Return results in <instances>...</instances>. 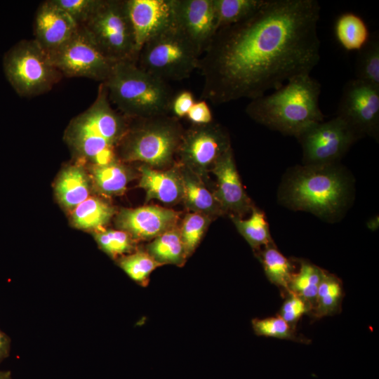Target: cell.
<instances>
[{
	"label": "cell",
	"mask_w": 379,
	"mask_h": 379,
	"mask_svg": "<svg viewBox=\"0 0 379 379\" xmlns=\"http://www.w3.org/2000/svg\"><path fill=\"white\" fill-rule=\"evenodd\" d=\"M130 119L113 108L100 83L94 102L69 123L65 139L79 157L100 166L115 161V148L125 134Z\"/></svg>",
	"instance_id": "cell-3"
},
{
	"label": "cell",
	"mask_w": 379,
	"mask_h": 379,
	"mask_svg": "<svg viewBox=\"0 0 379 379\" xmlns=\"http://www.w3.org/2000/svg\"><path fill=\"white\" fill-rule=\"evenodd\" d=\"M258 258L268 280L288 292L289 281L294 273L291 261L277 248L274 244L264 246Z\"/></svg>",
	"instance_id": "cell-26"
},
{
	"label": "cell",
	"mask_w": 379,
	"mask_h": 379,
	"mask_svg": "<svg viewBox=\"0 0 379 379\" xmlns=\"http://www.w3.org/2000/svg\"><path fill=\"white\" fill-rule=\"evenodd\" d=\"M311 311V307L302 298L288 292L278 315L295 329L300 319Z\"/></svg>",
	"instance_id": "cell-37"
},
{
	"label": "cell",
	"mask_w": 379,
	"mask_h": 379,
	"mask_svg": "<svg viewBox=\"0 0 379 379\" xmlns=\"http://www.w3.org/2000/svg\"><path fill=\"white\" fill-rule=\"evenodd\" d=\"M6 379H11V375L8 376Z\"/></svg>",
	"instance_id": "cell-42"
},
{
	"label": "cell",
	"mask_w": 379,
	"mask_h": 379,
	"mask_svg": "<svg viewBox=\"0 0 379 379\" xmlns=\"http://www.w3.org/2000/svg\"><path fill=\"white\" fill-rule=\"evenodd\" d=\"M321 84L300 74L271 94L251 100L245 111L255 121L284 135L298 138L311 125L324 121L319 104Z\"/></svg>",
	"instance_id": "cell-2"
},
{
	"label": "cell",
	"mask_w": 379,
	"mask_h": 379,
	"mask_svg": "<svg viewBox=\"0 0 379 379\" xmlns=\"http://www.w3.org/2000/svg\"><path fill=\"white\" fill-rule=\"evenodd\" d=\"M227 133L213 121L194 125L183 133L177 153L185 167L192 171H205L230 148Z\"/></svg>",
	"instance_id": "cell-13"
},
{
	"label": "cell",
	"mask_w": 379,
	"mask_h": 379,
	"mask_svg": "<svg viewBox=\"0 0 379 379\" xmlns=\"http://www.w3.org/2000/svg\"><path fill=\"white\" fill-rule=\"evenodd\" d=\"M139 185L146 192V200L158 199L165 204H173L182 197L181 177L173 171H160L147 165L140 168Z\"/></svg>",
	"instance_id": "cell-19"
},
{
	"label": "cell",
	"mask_w": 379,
	"mask_h": 379,
	"mask_svg": "<svg viewBox=\"0 0 379 379\" xmlns=\"http://www.w3.org/2000/svg\"><path fill=\"white\" fill-rule=\"evenodd\" d=\"M82 27L112 62H136L138 52L126 0H101Z\"/></svg>",
	"instance_id": "cell-9"
},
{
	"label": "cell",
	"mask_w": 379,
	"mask_h": 379,
	"mask_svg": "<svg viewBox=\"0 0 379 379\" xmlns=\"http://www.w3.org/2000/svg\"><path fill=\"white\" fill-rule=\"evenodd\" d=\"M343 298L341 281L324 270L312 314L316 319L337 314Z\"/></svg>",
	"instance_id": "cell-25"
},
{
	"label": "cell",
	"mask_w": 379,
	"mask_h": 379,
	"mask_svg": "<svg viewBox=\"0 0 379 379\" xmlns=\"http://www.w3.org/2000/svg\"><path fill=\"white\" fill-rule=\"evenodd\" d=\"M79 26L52 0L39 6L34 20V39L48 54L66 42Z\"/></svg>",
	"instance_id": "cell-17"
},
{
	"label": "cell",
	"mask_w": 379,
	"mask_h": 379,
	"mask_svg": "<svg viewBox=\"0 0 379 379\" xmlns=\"http://www.w3.org/2000/svg\"><path fill=\"white\" fill-rule=\"evenodd\" d=\"M336 116L347 122L361 137L378 138L379 87L353 79L343 87Z\"/></svg>",
	"instance_id": "cell-12"
},
{
	"label": "cell",
	"mask_w": 379,
	"mask_h": 379,
	"mask_svg": "<svg viewBox=\"0 0 379 379\" xmlns=\"http://www.w3.org/2000/svg\"><path fill=\"white\" fill-rule=\"evenodd\" d=\"M157 262L182 266L188 258L180 231L171 229L155 237L146 251Z\"/></svg>",
	"instance_id": "cell-24"
},
{
	"label": "cell",
	"mask_w": 379,
	"mask_h": 379,
	"mask_svg": "<svg viewBox=\"0 0 379 379\" xmlns=\"http://www.w3.org/2000/svg\"><path fill=\"white\" fill-rule=\"evenodd\" d=\"M121 268L136 283L147 286L151 273L161 265L147 251H138L121 258Z\"/></svg>",
	"instance_id": "cell-32"
},
{
	"label": "cell",
	"mask_w": 379,
	"mask_h": 379,
	"mask_svg": "<svg viewBox=\"0 0 379 379\" xmlns=\"http://www.w3.org/2000/svg\"><path fill=\"white\" fill-rule=\"evenodd\" d=\"M212 171L218 181L214 195L222 211L232 212L237 217L248 211L251 208L250 201L242 187L231 147L218 158Z\"/></svg>",
	"instance_id": "cell-18"
},
{
	"label": "cell",
	"mask_w": 379,
	"mask_h": 379,
	"mask_svg": "<svg viewBox=\"0 0 379 379\" xmlns=\"http://www.w3.org/2000/svg\"><path fill=\"white\" fill-rule=\"evenodd\" d=\"M201 54L174 25L147 41L136 63L144 71L168 83L185 79L198 69Z\"/></svg>",
	"instance_id": "cell-7"
},
{
	"label": "cell",
	"mask_w": 379,
	"mask_h": 379,
	"mask_svg": "<svg viewBox=\"0 0 379 379\" xmlns=\"http://www.w3.org/2000/svg\"><path fill=\"white\" fill-rule=\"evenodd\" d=\"M113 214L114 209L108 204L96 197H88L73 209L72 220L77 228L98 232L102 230Z\"/></svg>",
	"instance_id": "cell-23"
},
{
	"label": "cell",
	"mask_w": 379,
	"mask_h": 379,
	"mask_svg": "<svg viewBox=\"0 0 379 379\" xmlns=\"http://www.w3.org/2000/svg\"><path fill=\"white\" fill-rule=\"evenodd\" d=\"M99 246L109 255L115 258L130 253L134 248L133 238L122 230H101L95 233Z\"/></svg>",
	"instance_id": "cell-35"
},
{
	"label": "cell",
	"mask_w": 379,
	"mask_h": 379,
	"mask_svg": "<svg viewBox=\"0 0 379 379\" xmlns=\"http://www.w3.org/2000/svg\"><path fill=\"white\" fill-rule=\"evenodd\" d=\"M92 174L98 190L107 195L122 193L130 178L127 168L115 161L105 165H94Z\"/></svg>",
	"instance_id": "cell-30"
},
{
	"label": "cell",
	"mask_w": 379,
	"mask_h": 379,
	"mask_svg": "<svg viewBox=\"0 0 379 379\" xmlns=\"http://www.w3.org/2000/svg\"><path fill=\"white\" fill-rule=\"evenodd\" d=\"M293 171L281 193L286 206L325 218L336 217L347 206L350 183L337 163L305 165Z\"/></svg>",
	"instance_id": "cell-4"
},
{
	"label": "cell",
	"mask_w": 379,
	"mask_h": 379,
	"mask_svg": "<svg viewBox=\"0 0 379 379\" xmlns=\"http://www.w3.org/2000/svg\"><path fill=\"white\" fill-rule=\"evenodd\" d=\"M48 55L62 76L87 78L100 83L107 79L115 64L102 53L82 26Z\"/></svg>",
	"instance_id": "cell-10"
},
{
	"label": "cell",
	"mask_w": 379,
	"mask_h": 379,
	"mask_svg": "<svg viewBox=\"0 0 379 379\" xmlns=\"http://www.w3.org/2000/svg\"><path fill=\"white\" fill-rule=\"evenodd\" d=\"M111 103L128 119L168 114L175 95L166 83L142 69L134 61L116 62L103 82Z\"/></svg>",
	"instance_id": "cell-5"
},
{
	"label": "cell",
	"mask_w": 379,
	"mask_h": 379,
	"mask_svg": "<svg viewBox=\"0 0 379 379\" xmlns=\"http://www.w3.org/2000/svg\"><path fill=\"white\" fill-rule=\"evenodd\" d=\"M89 180L81 166H70L62 171L55 185V193L60 204L74 209L88 198Z\"/></svg>",
	"instance_id": "cell-20"
},
{
	"label": "cell",
	"mask_w": 379,
	"mask_h": 379,
	"mask_svg": "<svg viewBox=\"0 0 379 379\" xmlns=\"http://www.w3.org/2000/svg\"><path fill=\"white\" fill-rule=\"evenodd\" d=\"M186 117L194 125H204L213 121L211 110L206 100L194 102Z\"/></svg>",
	"instance_id": "cell-38"
},
{
	"label": "cell",
	"mask_w": 379,
	"mask_h": 379,
	"mask_svg": "<svg viewBox=\"0 0 379 379\" xmlns=\"http://www.w3.org/2000/svg\"><path fill=\"white\" fill-rule=\"evenodd\" d=\"M232 221L239 232L255 250L274 244L264 213L252 208L251 216L246 220L232 216Z\"/></svg>",
	"instance_id": "cell-29"
},
{
	"label": "cell",
	"mask_w": 379,
	"mask_h": 379,
	"mask_svg": "<svg viewBox=\"0 0 379 379\" xmlns=\"http://www.w3.org/2000/svg\"><path fill=\"white\" fill-rule=\"evenodd\" d=\"M132 119L135 124H128L117 145L121 157L127 161L143 162L152 168L169 164L184 133L178 119L166 114Z\"/></svg>",
	"instance_id": "cell-6"
},
{
	"label": "cell",
	"mask_w": 379,
	"mask_h": 379,
	"mask_svg": "<svg viewBox=\"0 0 379 379\" xmlns=\"http://www.w3.org/2000/svg\"><path fill=\"white\" fill-rule=\"evenodd\" d=\"M79 26H83L95 11L101 0H52Z\"/></svg>",
	"instance_id": "cell-36"
},
{
	"label": "cell",
	"mask_w": 379,
	"mask_h": 379,
	"mask_svg": "<svg viewBox=\"0 0 379 379\" xmlns=\"http://www.w3.org/2000/svg\"><path fill=\"white\" fill-rule=\"evenodd\" d=\"M361 136L343 119L315 123L297 138L302 149L305 165H328L337 161Z\"/></svg>",
	"instance_id": "cell-11"
},
{
	"label": "cell",
	"mask_w": 379,
	"mask_h": 379,
	"mask_svg": "<svg viewBox=\"0 0 379 379\" xmlns=\"http://www.w3.org/2000/svg\"><path fill=\"white\" fill-rule=\"evenodd\" d=\"M192 93L189 91H182L175 94L171 105V112L176 119L186 117L194 103Z\"/></svg>",
	"instance_id": "cell-39"
},
{
	"label": "cell",
	"mask_w": 379,
	"mask_h": 379,
	"mask_svg": "<svg viewBox=\"0 0 379 379\" xmlns=\"http://www.w3.org/2000/svg\"><path fill=\"white\" fill-rule=\"evenodd\" d=\"M316 0H265L244 21L219 29L199 58L203 100L221 105L259 98L320 60Z\"/></svg>",
	"instance_id": "cell-1"
},
{
	"label": "cell",
	"mask_w": 379,
	"mask_h": 379,
	"mask_svg": "<svg viewBox=\"0 0 379 379\" xmlns=\"http://www.w3.org/2000/svg\"><path fill=\"white\" fill-rule=\"evenodd\" d=\"M11 375L9 371H0V379H6Z\"/></svg>",
	"instance_id": "cell-41"
},
{
	"label": "cell",
	"mask_w": 379,
	"mask_h": 379,
	"mask_svg": "<svg viewBox=\"0 0 379 379\" xmlns=\"http://www.w3.org/2000/svg\"><path fill=\"white\" fill-rule=\"evenodd\" d=\"M334 32L338 42L347 51L361 50L371 35L365 21L359 15L350 12L338 18Z\"/></svg>",
	"instance_id": "cell-22"
},
{
	"label": "cell",
	"mask_w": 379,
	"mask_h": 379,
	"mask_svg": "<svg viewBox=\"0 0 379 379\" xmlns=\"http://www.w3.org/2000/svg\"><path fill=\"white\" fill-rule=\"evenodd\" d=\"M136 50L174 25L173 0H126Z\"/></svg>",
	"instance_id": "cell-15"
},
{
	"label": "cell",
	"mask_w": 379,
	"mask_h": 379,
	"mask_svg": "<svg viewBox=\"0 0 379 379\" xmlns=\"http://www.w3.org/2000/svg\"><path fill=\"white\" fill-rule=\"evenodd\" d=\"M355 79L379 87V36L378 32L372 33L366 44L358 51L355 65Z\"/></svg>",
	"instance_id": "cell-31"
},
{
	"label": "cell",
	"mask_w": 379,
	"mask_h": 379,
	"mask_svg": "<svg viewBox=\"0 0 379 379\" xmlns=\"http://www.w3.org/2000/svg\"><path fill=\"white\" fill-rule=\"evenodd\" d=\"M208 223L207 215L199 213L194 212L185 216L179 231L187 257L197 247Z\"/></svg>",
	"instance_id": "cell-34"
},
{
	"label": "cell",
	"mask_w": 379,
	"mask_h": 379,
	"mask_svg": "<svg viewBox=\"0 0 379 379\" xmlns=\"http://www.w3.org/2000/svg\"><path fill=\"white\" fill-rule=\"evenodd\" d=\"M3 66L12 87L19 95L26 98L48 92L63 77L34 39L21 40L14 45L6 53Z\"/></svg>",
	"instance_id": "cell-8"
},
{
	"label": "cell",
	"mask_w": 379,
	"mask_h": 379,
	"mask_svg": "<svg viewBox=\"0 0 379 379\" xmlns=\"http://www.w3.org/2000/svg\"><path fill=\"white\" fill-rule=\"evenodd\" d=\"M178 213L173 210L155 206L122 209L116 223L121 230L133 239H150L173 228Z\"/></svg>",
	"instance_id": "cell-16"
},
{
	"label": "cell",
	"mask_w": 379,
	"mask_h": 379,
	"mask_svg": "<svg viewBox=\"0 0 379 379\" xmlns=\"http://www.w3.org/2000/svg\"><path fill=\"white\" fill-rule=\"evenodd\" d=\"M174 25L202 55L218 31L213 0H173Z\"/></svg>",
	"instance_id": "cell-14"
},
{
	"label": "cell",
	"mask_w": 379,
	"mask_h": 379,
	"mask_svg": "<svg viewBox=\"0 0 379 379\" xmlns=\"http://www.w3.org/2000/svg\"><path fill=\"white\" fill-rule=\"evenodd\" d=\"M265 0H213L218 30L244 21L253 15Z\"/></svg>",
	"instance_id": "cell-28"
},
{
	"label": "cell",
	"mask_w": 379,
	"mask_h": 379,
	"mask_svg": "<svg viewBox=\"0 0 379 379\" xmlns=\"http://www.w3.org/2000/svg\"><path fill=\"white\" fill-rule=\"evenodd\" d=\"M324 273V270L320 267L310 262L301 261L299 270L297 273L294 272L291 277L288 292L302 298L312 310Z\"/></svg>",
	"instance_id": "cell-27"
},
{
	"label": "cell",
	"mask_w": 379,
	"mask_h": 379,
	"mask_svg": "<svg viewBox=\"0 0 379 379\" xmlns=\"http://www.w3.org/2000/svg\"><path fill=\"white\" fill-rule=\"evenodd\" d=\"M252 327L258 336L291 340L303 343L308 342L307 340L298 336L295 329L279 315L265 319H253Z\"/></svg>",
	"instance_id": "cell-33"
},
{
	"label": "cell",
	"mask_w": 379,
	"mask_h": 379,
	"mask_svg": "<svg viewBox=\"0 0 379 379\" xmlns=\"http://www.w3.org/2000/svg\"><path fill=\"white\" fill-rule=\"evenodd\" d=\"M10 343L8 336L0 330V362L8 356Z\"/></svg>",
	"instance_id": "cell-40"
},
{
	"label": "cell",
	"mask_w": 379,
	"mask_h": 379,
	"mask_svg": "<svg viewBox=\"0 0 379 379\" xmlns=\"http://www.w3.org/2000/svg\"><path fill=\"white\" fill-rule=\"evenodd\" d=\"M180 175L182 183V198L186 206L195 213L206 215L217 214L222 209L214 194H212L185 167Z\"/></svg>",
	"instance_id": "cell-21"
}]
</instances>
